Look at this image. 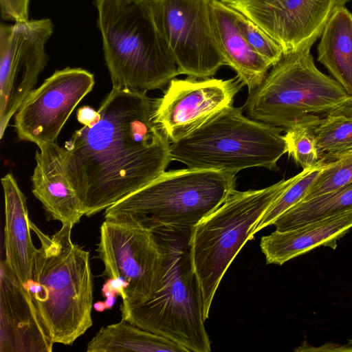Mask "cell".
Listing matches in <instances>:
<instances>
[{"mask_svg": "<svg viewBox=\"0 0 352 352\" xmlns=\"http://www.w3.org/2000/svg\"><path fill=\"white\" fill-rule=\"evenodd\" d=\"M157 100L112 88L97 121L65 143L67 175L85 215L106 210L165 171L170 142L155 121Z\"/></svg>", "mask_w": 352, "mask_h": 352, "instance_id": "1", "label": "cell"}, {"mask_svg": "<svg viewBox=\"0 0 352 352\" xmlns=\"http://www.w3.org/2000/svg\"><path fill=\"white\" fill-rule=\"evenodd\" d=\"M73 225L50 236L30 221L41 246L26 287L54 343L72 344L92 325L93 280L87 251L72 239Z\"/></svg>", "mask_w": 352, "mask_h": 352, "instance_id": "2", "label": "cell"}, {"mask_svg": "<svg viewBox=\"0 0 352 352\" xmlns=\"http://www.w3.org/2000/svg\"><path fill=\"white\" fill-rule=\"evenodd\" d=\"M95 5L113 88L146 92L179 74L148 0H96Z\"/></svg>", "mask_w": 352, "mask_h": 352, "instance_id": "3", "label": "cell"}, {"mask_svg": "<svg viewBox=\"0 0 352 352\" xmlns=\"http://www.w3.org/2000/svg\"><path fill=\"white\" fill-rule=\"evenodd\" d=\"M311 47L284 54L254 89L243 109L254 120L287 131L314 127L327 115L352 107V96L335 79L320 72Z\"/></svg>", "mask_w": 352, "mask_h": 352, "instance_id": "4", "label": "cell"}, {"mask_svg": "<svg viewBox=\"0 0 352 352\" xmlns=\"http://www.w3.org/2000/svg\"><path fill=\"white\" fill-rule=\"evenodd\" d=\"M152 230L166 254L164 281L144 302L120 307L122 319L165 337L188 352H210L201 289L190 255L192 232Z\"/></svg>", "mask_w": 352, "mask_h": 352, "instance_id": "5", "label": "cell"}, {"mask_svg": "<svg viewBox=\"0 0 352 352\" xmlns=\"http://www.w3.org/2000/svg\"><path fill=\"white\" fill-rule=\"evenodd\" d=\"M283 131L228 106L176 142H170L171 161L188 168L216 170L236 175L254 167L279 170L287 153Z\"/></svg>", "mask_w": 352, "mask_h": 352, "instance_id": "6", "label": "cell"}, {"mask_svg": "<svg viewBox=\"0 0 352 352\" xmlns=\"http://www.w3.org/2000/svg\"><path fill=\"white\" fill-rule=\"evenodd\" d=\"M235 175L188 168L164 171L107 208L104 217L131 213L152 230L192 232L236 190Z\"/></svg>", "mask_w": 352, "mask_h": 352, "instance_id": "7", "label": "cell"}, {"mask_svg": "<svg viewBox=\"0 0 352 352\" xmlns=\"http://www.w3.org/2000/svg\"><path fill=\"white\" fill-rule=\"evenodd\" d=\"M292 180L293 177L258 190H235L193 229L189 245L201 289L205 320L232 261L245 243L253 238L261 217Z\"/></svg>", "mask_w": 352, "mask_h": 352, "instance_id": "8", "label": "cell"}, {"mask_svg": "<svg viewBox=\"0 0 352 352\" xmlns=\"http://www.w3.org/2000/svg\"><path fill=\"white\" fill-rule=\"evenodd\" d=\"M104 217L96 250L104 274L122 285L120 307L142 304L162 286L165 252L151 228L135 215L119 213Z\"/></svg>", "mask_w": 352, "mask_h": 352, "instance_id": "9", "label": "cell"}, {"mask_svg": "<svg viewBox=\"0 0 352 352\" xmlns=\"http://www.w3.org/2000/svg\"><path fill=\"white\" fill-rule=\"evenodd\" d=\"M210 0H148L156 27L166 41L179 74L204 79L223 65L212 26Z\"/></svg>", "mask_w": 352, "mask_h": 352, "instance_id": "10", "label": "cell"}, {"mask_svg": "<svg viewBox=\"0 0 352 352\" xmlns=\"http://www.w3.org/2000/svg\"><path fill=\"white\" fill-rule=\"evenodd\" d=\"M54 25L50 19L0 27V138L10 120L34 89L48 56L45 46Z\"/></svg>", "mask_w": 352, "mask_h": 352, "instance_id": "11", "label": "cell"}, {"mask_svg": "<svg viewBox=\"0 0 352 352\" xmlns=\"http://www.w3.org/2000/svg\"><path fill=\"white\" fill-rule=\"evenodd\" d=\"M93 74L82 68L56 71L25 99L14 116L18 138L38 146L56 142L63 126L94 85Z\"/></svg>", "mask_w": 352, "mask_h": 352, "instance_id": "12", "label": "cell"}, {"mask_svg": "<svg viewBox=\"0 0 352 352\" xmlns=\"http://www.w3.org/2000/svg\"><path fill=\"white\" fill-rule=\"evenodd\" d=\"M252 20L283 55L311 47L332 15L349 0H221Z\"/></svg>", "mask_w": 352, "mask_h": 352, "instance_id": "13", "label": "cell"}, {"mask_svg": "<svg viewBox=\"0 0 352 352\" xmlns=\"http://www.w3.org/2000/svg\"><path fill=\"white\" fill-rule=\"evenodd\" d=\"M243 85L237 76L227 80L173 78L157 100L155 121L170 142H176L217 112L233 105Z\"/></svg>", "mask_w": 352, "mask_h": 352, "instance_id": "14", "label": "cell"}, {"mask_svg": "<svg viewBox=\"0 0 352 352\" xmlns=\"http://www.w3.org/2000/svg\"><path fill=\"white\" fill-rule=\"evenodd\" d=\"M0 272V352H51L54 343L30 292L5 259Z\"/></svg>", "mask_w": 352, "mask_h": 352, "instance_id": "15", "label": "cell"}, {"mask_svg": "<svg viewBox=\"0 0 352 352\" xmlns=\"http://www.w3.org/2000/svg\"><path fill=\"white\" fill-rule=\"evenodd\" d=\"M38 147L31 177L32 193L50 219L74 226L85 214L67 175L65 149L56 142Z\"/></svg>", "mask_w": 352, "mask_h": 352, "instance_id": "16", "label": "cell"}, {"mask_svg": "<svg viewBox=\"0 0 352 352\" xmlns=\"http://www.w3.org/2000/svg\"><path fill=\"white\" fill-rule=\"evenodd\" d=\"M352 228V208L306 223L295 228L275 230L261 239L267 264L285 262L320 245L336 248V241Z\"/></svg>", "mask_w": 352, "mask_h": 352, "instance_id": "17", "label": "cell"}, {"mask_svg": "<svg viewBox=\"0 0 352 352\" xmlns=\"http://www.w3.org/2000/svg\"><path fill=\"white\" fill-rule=\"evenodd\" d=\"M5 201L6 261L20 281L27 287L32 279L34 246L26 198L11 173L1 178Z\"/></svg>", "mask_w": 352, "mask_h": 352, "instance_id": "18", "label": "cell"}, {"mask_svg": "<svg viewBox=\"0 0 352 352\" xmlns=\"http://www.w3.org/2000/svg\"><path fill=\"white\" fill-rule=\"evenodd\" d=\"M214 34L226 65L232 67L249 91L259 85L272 67L246 41L236 25L230 8L221 0H210Z\"/></svg>", "mask_w": 352, "mask_h": 352, "instance_id": "19", "label": "cell"}, {"mask_svg": "<svg viewBox=\"0 0 352 352\" xmlns=\"http://www.w3.org/2000/svg\"><path fill=\"white\" fill-rule=\"evenodd\" d=\"M318 46V60L352 96V14L339 8L325 25Z\"/></svg>", "mask_w": 352, "mask_h": 352, "instance_id": "20", "label": "cell"}, {"mask_svg": "<svg viewBox=\"0 0 352 352\" xmlns=\"http://www.w3.org/2000/svg\"><path fill=\"white\" fill-rule=\"evenodd\" d=\"M87 352H188L170 340L123 319L102 327L87 344Z\"/></svg>", "mask_w": 352, "mask_h": 352, "instance_id": "21", "label": "cell"}, {"mask_svg": "<svg viewBox=\"0 0 352 352\" xmlns=\"http://www.w3.org/2000/svg\"><path fill=\"white\" fill-rule=\"evenodd\" d=\"M352 208V183L331 192L300 201L279 216L273 225L285 231Z\"/></svg>", "mask_w": 352, "mask_h": 352, "instance_id": "22", "label": "cell"}, {"mask_svg": "<svg viewBox=\"0 0 352 352\" xmlns=\"http://www.w3.org/2000/svg\"><path fill=\"white\" fill-rule=\"evenodd\" d=\"M312 129L321 165L352 153V107L327 115Z\"/></svg>", "mask_w": 352, "mask_h": 352, "instance_id": "23", "label": "cell"}, {"mask_svg": "<svg viewBox=\"0 0 352 352\" xmlns=\"http://www.w3.org/2000/svg\"><path fill=\"white\" fill-rule=\"evenodd\" d=\"M323 168L324 165L319 164L302 170L294 176L291 184L274 201L261 217L255 228L254 234L263 228L273 225L279 216L301 201Z\"/></svg>", "mask_w": 352, "mask_h": 352, "instance_id": "24", "label": "cell"}, {"mask_svg": "<svg viewBox=\"0 0 352 352\" xmlns=\"http://www.w3.org/2000/svg\"><path fill=\"white\" fill-rule=\"evenodd\" d=\"M351 183H352V153L324 164L323 169L301 201L331 192Z\"/></svg>", "mask_w": 352, "mask_h": 352, "instance_id": "25", "label": "cell"}, {"mask_svg": "<svg viewBox=\"0 0 352 352\" xmlns=\"http://www.w3.org/2000/svg\"><path fill=\"white\" fill-rule=\"evenodd\" d=\"M230 12L236 25L249 45L272 66L276 63L283 56L281 47L246 16L231 8Z\"/></svg>", "mask_w": 352, "mask_h": 352, "instance_id": "26", "label": "cell"}, {"mask_svg": "<svg viewBox=\"0 0 352 352\" xmlns=\"http://www.w3.org/2000/svg\"><path fill=\"white\" fill-rule=\"evenodd\" d=\"M312 128L298 126L287 131L284 135L289 156L302 170L320 164Z\"/></svg>", "mask_w": 352, "mask_h": 352, "instance_id": "27", "label": "cell"}, {"mask_svg": "<svg viewBox=\"0 0 352 352\" xmlns=\"http://www.w3.org/2000/svg\"><path fill=\"white\" fill-rule=\"evenodd\" d=\"M30 0H0L1 16L5 20L14 22L25 21L28 19Z\"/></svg>", "mask_w": 352, "mask_h": 352, "instance_id": "28", "label": "cell"}, {"mask_svg": "<svg viewBox=\"0 0 352 352\" xmlns=\"http://www.w3.org/2000/svg\"><path fill=\"white\" fill-rule=\"evenodd\" d=\"M99 117V112L89 106H82L77 111V120L83 126H91Z\"/></svg>", "mask_w": 352, "mask_h": 352, "instance_id": "29", "label": "cell"}, {"mask_svg": "<svg viewBox=\"0 0 352 352\" xmlns=\"http://www.w3.org/2000/svg\"><path fill=\"white\" fill-rule=\"evenodd\" d=\"M94 308L99 311H101L107 308L104 302H98L94 305Z\"/></svg>", "mask_w": 352, "mask_h": 352, "instance_id": "30", "label": "cell"}, {"mask_svg": "<svg viewBox=\"0 0 352 352\" xmlns=\"http://www.w3.org/2000/svg\"><path fill=\"white\" fill-rule=\"evenodd\" d=\"M115 302V296H109L107 297V300L104 302L107 308H110Z\"/></svg>", "mask_w": 352, "mask_h": 352, "instance_id": "31", "label": "cell"}, {"mask_svg": "<svg viewBox=\"0 0 352 352\" xmlns=\"http://www.w3.org/2000/svg\"><path fill=\"white\" fill-rule=\"evenodd\" d=\"M137 1H144V0H137Z\"/></svg>", "mask_w": 352, "mask_h": 352, "instance_id": "32", "label": "cell"}]
</instances>
